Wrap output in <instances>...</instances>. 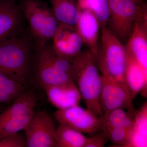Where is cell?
I'll return each instance as SVG.
<instances>
[{
  "instance_id": "9",
  "label": "cell",
  "mask_w": 147,
  "mask_h": 147,
  "mask_svg": "<svg viewBox=\"0 0 147 147\" xmlns=\"http://www.w3.org/2000/svg\"><path fill=\"white\" fill-rule=\"evenodd\" d=\"M54 116L59 124L69 127L83 133L94 134L102 130L99 117L78 105L58 110Z\"/></svg>"
},
{
  "instance_id": "5",
  "label": "cell",
  "mask_w": 147,
  "mask_h": 147,
  "mask_svg": "<svg viewBox=\"0 0 147 147\" xmlns=\"http://www.w3.org/2000/svg\"><path fill=\"white\" fill-rule=\"evenodd\" d=\"M109 29L121 42H127L138 16L147 9L145 0H108Z\"/></svg>"
},
{
  "instance_id": "21",
  "label": "cell",
  "mask_w": 147,
  "mask_h": 147,
  "mask_svg": "<svg viewBox=\"0 0 147 147\" xmlns=\"http://www.w3.org/2000/svg\"><path fill=\"white\" fill-rule=\"evenodd\" d=\"M80 11H92L97 19L100 29L107 27L109 18L108 0H76Z\"/></svg>"
},
{
  "instance_id": "14",
  "label": "cell",
  "mask_w": 147,
  "mask_h": 147,
  "mask_svg": "<svg viewBox=\"0 0 147 147\" xmlns=\"http://www.w3.org/2000/svg\"><path fill=\"white\" fill-rule=\"evenodd\" d=\"M80 11V16L75 28L83 43L95 56L99 47L100 25L92 11L88 10Z\"/></svg>"
},
{
  "instance_id": "23",
  "label": "cell",
  "mask_w": 147,
  "mask_h": 147,
  "mask_svg": "<svg viewBox=\"0 0 147 147\" xmlns=\"http://www.w3.org/2000/svg\"><path fill=\"white\" fill-rule=\"evenodd\" d=\"M104 131L108 141L117 146L124 147L129 140L131 129L126 127H116Z\"/></svg>"
},
{
  "instance_id": "11",
  "label": "cell",
  "mask_w": 147,
  "mask_h": 147,
  "mask_svg": "<svg viewBox=\"0 0 147 147\" xmlns=\"http://www.w3.org/2000/svg\"><path fill=\"white\" fill-rule=\"evenodd\" d=\"M24 21L16 2L0 0V42L25 33Z\"/></svg>"
},
{
  "instance_id": "16",
  "label": "cell",
  "mask_w": 147,
  "mask_h": 147,
  "mask_svg": "<svg viewBox=\"0 0 147 147\" xmlns=\"http://www.w3.org/2000/svg\"><path fill=\"white\" fill-rule=\"evenodd\" d=\"M127 53L125 79L131 98L133 100L140 92L143 96L146 97L147 72L127 51Z\"/></svg>"
},
{
  "instance_id": "17",
  "label": "cell",
  "mask_w": 147,
  "mask_h": 147,
  "mask_svg": "<svg viewBox=\"0 0 147 147\" xmlns=\"http://www.w3.org/2000/svg\"><path fill=\"white\" fill-rule=\"evenodd\" d=\"M60 25L75 28L80 16L76 0H49Z\"/></svg>"
},
{
  "instance_id": "1",
  "label": "cell",
  "mask_w": 147,
  "mask_h": 147,
  "mask_svg": "<svg viewBox=\"0 0 147 147\" xmlns=\"http://www.w3.org/2000/svg\"><path fill=\"white\" fill-rule=\"evenodd\" d=\"M34 51V42L26 33L0 42V72L26 86Z\"/></svg>"
},
{
  "instance_id": "22",
  "label": "cell",
  "mask_w": 147,
  "mask_h": 147,
  "mask_svg": "<svg viewBox=\"0 0 147 147\" xmlns=\"http://www.w3.org/2000/svg\"><path fill=\"white\" fill-rule=\"evenodd\" d=\"M26 86L0 72V92H4L17 98L26 91Z\"/></svg>"
},
{
  "instance_id": "12",
  "label": "cell",
  "mask_w": 147,
  "mask_h": 147,
  "mask_svg": "<svg viewBox=\"0 0 147 147\" xmlns=\"http://www.w3.org/2000/svg\"><path fill=\"white\" fill-rule=\"evenodd\" d=\"M125 47L147 72V9L138 16Z\"/></svg>"
},
{
  "instance_id": "2",
  "label": "cell",
  "mask_w": 147,
  "mask_h": 147,
  "mask_svg": "<svg viewBox=\"0 0 147 147\" xmlns=\"http://www.w3.org/2000/svg\"><path fill=\"white\" fill-rule=\"evenodd\" d=\"M71 62L76 85L87 109L100 117L103 114L99 105L102 80L94 55L89 50L82 51Z\"/></svg>"
},
{
  "instance_id": "20",
  "label": "cell",
  "mask_w": 147,
  "mask_h": 147,
  "mask_svg": "<svg viewBox=\"0 0 147 147\" xmlns=\"http://www.w3.org/2000/svg\"><path fill=\"white\" fill-rule=\"evenodd\" d=\"M88 137L74 129L59 124L56 128L58 147H84Z\"/></svg>"
},
{
  "instance_id": "15",
  "label": "cell",
  "mask_w": 147,
  "mask_h": 147,
  "mask_svg": "<svg viewBox=\"0 0 147 147\" xmlns=\"http://www.w3.org/2000/svg\"><path fill=\"white\" fill-rule=\"evenodd\" d=\"M50 103L58 110L78 105L82 97L76 84L49 86L42 88Z\"/></svg>"
},
{
  "instance_id": "3",
  "label": "cell",
  "mask_w": 147,
  "mask_h": 147,
  "mask_svg": "<svg viewBox=\"0 0 147 147\" xmlns=\"http://www.w3.org/2000/svg\"><path fill=\"white\" fill-rule=\"evenodd\" d=\"M100 30V43L94 56L100 74L128 89L125 79L127 62L125 46L108 27Z\"/></svg>"
},
{
  "instance_id": "6",
  "label": "cell",
  "mask_w": 147,
  "mask_h": 147,
  "mask_svg": "<svg viewBox=\"0 0 147 147\" xmlns=\"http://www.w3.org/2000/svg\"><path fill=\"white\" fill-rule=\"evenodd\" d=\"M37 102L36 94L26 90L0 113V139L24 130L34 113Z\"/></svg>"
},
{
  "instance_id": "4",
  "label": "cell",
  "mask_w": 147,
  "mask_h": 147,
  "mask_svg": "<svg viewBox=\"0 0 147 147\" xmlns=\"http://www.w3.org/2000/svg\"><path fill=\"white\" fill-rule=\"evenodd\" d=\"M18 5L33 40L45 43L52 40L59 24L51 7L40 0H23Z\"/></svg>"
},
{
  "instance_id": "8",
  "label": "cell",
  "mask_w": 147,
  "mask_h": 147,
  "mask_svg": "<svg viewBox=\"0 0 147 147\" xmlns=\"http://www.w3.org/2000/svg\"><path fill=\"white\" fill-rule=\"evenodd\" d=\"M24 130L27 147H58L56 128L46 111L34 112Z\"/></svg>"
},
{
  "instance_id": "19",
  "label": "cell",
  "mask_w": 147,
  "mask_h": 147,
  "mask_svg": "<svg viewBox=\"0 0 147 147\" xmlns=\"http://www.w3.org/2000/svg\"><path fill=\"white\" fill-rule=\"evenodd\" d=\"M136 113H130L125 109L119 108L103 113L99 117L102 130L107 131L111 129L121 127L131 129Z\"/></svg>"
},
{
  "instance_id": "26",
  "label": "cell",
  "mask_w": 147,
  "mask_h": 147,
  "mask_svg": "<svg viewBox=\"0 0 147 147\" xmlns=\"http://www.w3.org/2000/svg\"><path fill=\"white\" fill-rule=\"evenodd\" d=\"M12 1H14L15 2H16L17 1H19L20 2L21 1H23V0H12Z\"/></svg>"
},
{
  "instance_id": "10",
  "label": "cell",
  "mask_w": 147,
  "mask_h": 147,
  "mask_svg": "<svg viewBox=\"0 0 147 147\" xmlns=\"http://www.w3.org/2000/svg\"><path fill=\"white\" fill-rule=\"evenodd\" d=\"M102 87L99 105L102 113L122 108L134 113L135 110L128 89L113 80L101 75Z\"/></svg>"
},
{
  "instance_id": "18",
  "label": "cell",
  "mask_w": 147,
  "mask_h": 147,
  "mask_svg": "<svg viewBox=\"0 0 147 147\" xmlns=\"http://www.w3.org/2000/svg\"><path fill=\"white\" fill-rule=\"evenodd\" d=\"M147 146V103L145 102L134 116L129 140L124 147Z\"/></svg>"
},
{
  "instance_id": "7",
  "label": "cell",
  "mask_w": 147,
  "mask_h": 147,
  "mask_svg": "<svg viewBox=\"0 0 147 147\" xmlns=\"http://www.w3.org/2000/svg\"><path fill=\"white\" fill-rule=\"evenodd\" d=\"M45 43L34 42L31 70L42 88L52 86L75 83L68 74L57 69L47 57Z\"/></svg>"
},
{
  "instance_id": "13",
  "label": "cell",
  "mask_w": 147,
  "mask_h": 147,
  "mask_svg": "<svg viewBox=\"0 0 147 147\" xmlns=\"http://www.w3.org/2000/svg\"><path fill=\"white\" fill-rule=\"evenodd\" d=\"M52 41L55 52L71 61L82 52L84 43L76 28L60 24Z\"/></svg>"
},
{
  "instance_id": "24",
  "label": "cell",
  "mask_w": 147,
  "mask_h": 147,
  "mask_svg": "<svg viewBox=\"0 0 147 147\" xmlns=\"http://www.w3.org/2000/svg\"><path fill=\"white\" fill-rule=\"evenodd\" d=\"M27 147L26 137L18 133L5 136L0 139V147Z\"/></svg>"
},
{
  "instance_id": "25",
  "label": "cell",
  "mask_w": 147,
  "mask_h": 147,
  "mask_svg": "<svg viewBox=\"0 0 147 147\" xmlns=\"http://www.w3.org/2000/svg\"><path fill=\"white\" fill-rule=\"evenodd\" d=\"M108 139L105 131L101 130L88 138L84 147H103L108 142Z\"/></svg>"
}]
</instances>
